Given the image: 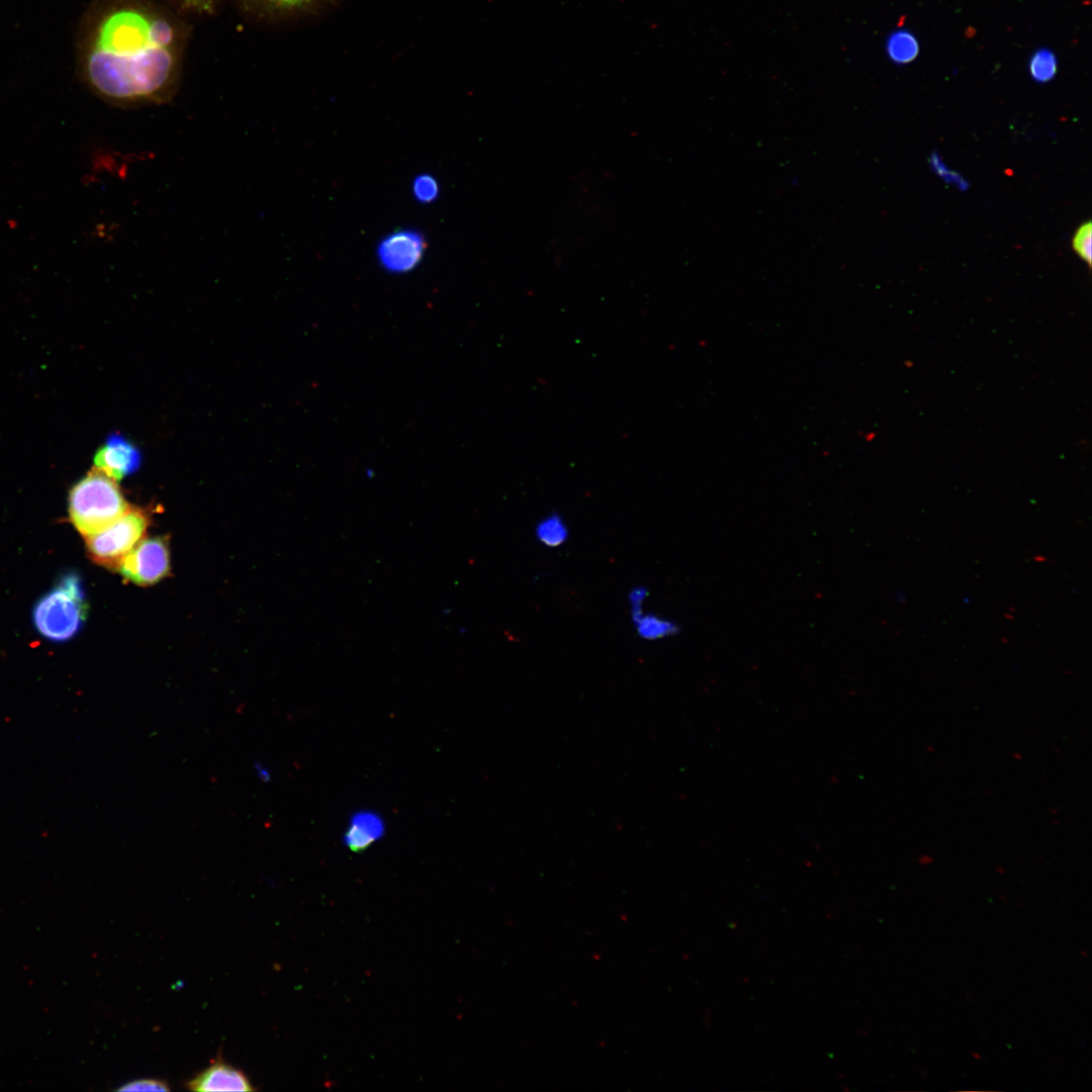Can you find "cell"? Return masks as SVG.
Listing matches in <instances>:
<instances>
[{
	"label": "cell",
	"mask_w": 1092,
	"mask_h": 1092,
	"mask_svg": "<svg viewBox=\"0 0 1092 1092\" xmlns=\"http://www.w3.org/2000/svg\"><path fill=\"white\" fill-rule=\"evenodd\" d=\"M190 26L153 0H107L85 39L89 88L121 108L161 105L176 95Z\"/></svg>",
	"instance_id": "1"
},
{
	"label": "cell",
	"mask_w": 1092,
	"mask_h": 1092,
	"mask_svg": "<svg viewBox=\"0 0 1092 1092\" xmlns=\"http://www.w3.org/2000/svg\"><path fill=\"white\" fill-rule=\"evenodd\" d=\"M68 504L73 525L85 537L109 526L130 506L117 481L95 467L74 484Z\"/></svg>",
	"instance_id": "2"
},
{
	"label": "cell",
	"mask_w": 1092,
	"mask_h": 1092,
	"mask_svg": "<svg viewBox=\"0 0 1092 1092\" xmlns=\"http://www.w3.org/2000/svg\"><path fill=\"white\" fill-rule=\"evenodd\" d=\"M87 604L80 577L65 575L58 585L34 606L32 617L38 632L54 641H65L81 629Z\"/></svg>",
	"instance_id": "3"
},
{
	"label": "cell",
	"mask_w": 1092,
	"mask_h": 1092,
	"mask_svg": "<svg viewBox=\"0 0 1092 1092\" xmlns=\"http://www.w3.org/2000/svg\"><path fill=\"white\" fill-rule=\"evenodd\" d=\"M152 515L146 508H129L103 530L85 537L89 557L96 564L117 570L127 553L146 537Z\"/></svg>",
	"instance_id": "4"
},
{
	"label": "cell",
	"mask_w": 1092,
	"mask_h": 1092,
	"mask_svg": "<svg viewBox=\"0 0 1092 1092\" xmlns=\"http://www.w3.org/2000/svg\"><path fill=\"white\" fill-rule=\"evenodd\" d=\"M116 571L138 585L159 582L170 572L168 539L162 536L143 538L122 559Z\"/></svg>",
	"instance_id": "5"
},
{
	"label": "cell",
	"mask_w": 1092,
	"mask_h": 1092,
	"mask_svg": "<svg viewBox=\"0 0 1092 1092\" xmlns=\"http://www.w3.org/2000/svg\"><path fill=\"white\" fill-rule=\"evenodd\" d=\"M426 251L424 236L416 230H397L385 236L377 247L381 267L390 273H406L416 268Z\"/></svg>",
	"instance_id": "6"
},
{
	"label": "cell",
	"mask_w": 1092,
	"mask_h": 1092,
	"mask_svg": "<svg viewBox=\"0 0 1092 1092\" xmlns=\"http://www.w3.org/2000/svg\"><path fill=\"white\" fill-rule=\"evenodd\" d=\"M93 463L95 468L118 482L140 468L142 454L128 439L113 433L97 449Z\"/></svg>",
	"instance_id": "7"
},
{
	"label": "cell",
	"mask_w": 1092,
	"mask_h": 1092,
	"mask_svg": "<svg viewBox=\"0 0 1092 1092\" xmlns=\"http://www.w3.org/2000/svg\"><path fill=\"white\" fill-rule=\"evenodd\" d=\"M191 1091H255L245 1072L226 1063L220 1055L185 1083Z\"/></svg>",
	"instance_id": "8"
},
{
	"label": "cell",
	"mask_w": 1092,
	"mask_h": 1092,
	"mask_svg": "<svg viewBox=\"0 0 1092 1092\" xmlns=\"http://www.w3.org/2000/svg\"><path fill=\"white\" fill-rule=\"evenodd\" d=\"M243 12L254 19L279 21L314 13L333 0H237Z\"/></svg>",
	"instance_id": "9"
},
{
	"label": "cell",
	"mask_w": 1092,
	"mask_h": 1092,
	"mask_svg": "<svg viewBox=\"0 0 1092 1092\" xmlns=\"http://www.w3.org/2000/svg\"><path fill=\"white\" fill-rule=\"evenodd\" d=\"M384 829V822L378 814L372 811H360L351 818L344 835V842L353 851L363 850L379 840Z\"/></svg>",
	"instance_id": "10"
},
{
	"label": "cell",
	"mask_w": 1092,
	"mask_h": 1092,
	"mask_svg": "<svg viewBox=\"0 0 1092 1092\" xmlns=\"http://www.w3.org/2000/svg\"><path fill=\"white\" fill-rule=\"evenodd\" d=\"M535 536L543 545L555 548L567 541L569 531L561 515L552 512L537 523L535 527Z\"/></svg>",
	"instance_id": "11"
},
{
	"label": "cell",
	"mask_w": 1092,
	"mask_h": 1092,
	"mask_svg": "<svg viewBox=\"0 0 1092 1092\" xmlns=\"http://www.w3.org/2000/svg\"><path fill=\"white\" fill-rule=\"evenodd\" d=\"M637 634L641 639L659 640L678 633V625L667 618L656 614H643L634 624Z\"/></svg>",
	"instance_id": "12"
},
{
	"label": "cell",
	"mask_w": 1092,
	"mask_h": 1092,
	"mask_svg": "<svg viewBox=\"0 0 1092 1092\" xmlns=\"http://www.w3.org/2000/svg\"><path fill=\"white\" fill-rule=\"evenodd\" d=\"M889 56L893 61L899 64H906L913 61L919 52V46L916 38L908 31H897L893 33L887 44Z\"/></svg>",
	"instance_id": "13"
},
{
	"label": "cell",
	"mask_w": 1092,
	"mask_h": 1092,
	"mask_svg": "<svg viewBox=\"0 0 1092 1092\" xmlns=\"http://www.w3.org/2000/svg\"><path fill=\"white\" fill-rule=\"evenodd\" d=\"M1029 72L1038 82L1052 80L1057 72V60L1049 50H1039L1030 60Z\"/></svg>",
	"instance_id": "14"
},
{
	"label": "cell",
	"mask_w": 1092,
	"mask_h": 1092,
	"mask_svg": "<svg viewBox=\"0 0 1092 1092\" xmlns=\"http://www.w3.org/2000/svg\"><path fill=\"white\" fill-rule=\"evenodd\" d=\"M413 193L416 199L422 203L433 202L439 195V184L432 175L421 174L414 179Z\"/></svg>",
	"instance_id": "15"
},
{
	"label": "cell",
	"mask_w": 1092,
	"mask_h": 1092,
	"mask_svg": "<svg viewBox=\"0 0 1092 1092\" xmlns=\"http://www.w3.org/2000/svg\"><path fill=\"white\" fill-rule=\"evenodd\" d=\"M1091 244H1092V224H1091L1090 221H1086L1077 229V231H1076V233H1075V235H1074V237L1072 239V247H1073V250L1076 252V254L1082 260H1084L1088 264L1089 267L1091 266V260H1092Z\"/></svg>",
	"instance_id": "16"
},
{
	"label": "cell",
	"mask_w": 1092,
	"mask_h": 1092,
	"mask_svg": "<svg viewBox=\"0 0 1092 1092\" xmlns=\"http://www.w3.org/2000/svg\"><path fill=\"white\" fill-rule=\"evenodd\" d=\"M118 1091H169V1084L161 1079H136L124 1083Z\"/></svg>",
	"instance_id": "17"
},
{
	"label": "cell",
	"mask_w": 1092,
	"mask_h": 1092,
	"mask_svg": "<svg viewBox=\"0 0 1092 1092\" xmlns=\"http://www.w3.org/2000/svg\"><path fill=\"white\" fill-rule=\"evenodd\" d=\"M648 596V589L644 585H637L633 587L628 595L630 603V614L633 624H635L643 613V603Z\"/></svg>",
	"instance_id": "18"
},
{
	"label": "cell",
	"mask_w": 1092,
	"mask_h": 1092,
	"mask_svg": "<svg viewBox=\"0 0 1092 1092\" xmlns=\"http://www.w3.org/2000/svg\"><path fill=\"white\" fill-rule=\"evenodd\" d=\"M178 2L186 11L210 15L218 8L219 0H178Z\"/></svg>",
	"instance_id": "19"
},
{
	"label": "cell",
	"mask_w": 1092,
	"mask_h": 1092,
	"mask_svg": "<svg viewBox=\"0 0 1092 1092\" xmlns=\"http://www.w3.org/2000/svg\"><path fill=\"white\" fill-rule=\"evenodd\" d=\"M931 165L932 168L936 171V173L947 183H952L962 190L967 188V182L956 172L949 171L942 163L940 158L935 154L931 156Z\"/></svg>",
	"instance_id": "20"
},
{
	"label": "cell",
	"mask_w": 1092,
	"mask_h": 1092,
	"mask_svg": "<svg viewBox=\"0 0 1092 1092\" xmlns=\"http://www.w3.org/2000/svg\"><path fill=\"white\" fill-rule=\"evenodd\" d=\"M253 769L256 778L261 783H269L272 779V772L267 765L260 761H256L253 764Z\"/></svg>",
	"instance_id": "21"
}]
</instances>
